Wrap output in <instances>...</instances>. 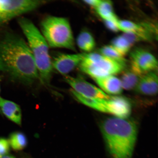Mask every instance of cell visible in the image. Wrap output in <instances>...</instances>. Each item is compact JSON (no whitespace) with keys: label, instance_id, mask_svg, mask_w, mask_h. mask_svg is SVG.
<instances>
[{"label":"cell","instance_id":"277c9868","mask_svg":"<svg viewBox=\"0 0 158 158\" xmlns=\"http://www.w3.org/2000/svg\"><path fill=\"white\" fill-rule=\"evenodd\" d=\"M40 27V31L49 48L76 51L73 34L68 19L47 16L41 21Z\"/></svg>","mask_w":158,"mask_h":158},{"label":"cell","instance_id":"4316f807","mask_svg":"<svg viewBox=\"0 0 158 158\" xmlns=\"http://www.w3.org/2000/svg\"><path fill=\"white\" fill-rule=\"evenodd\" d=\"M0 112H1V111H0Z\"/></svg>","mask_w":158,"mask_h":158},{"label":"cell","instance_id":"cb8c5ba5","mask_svg":"<svg viewBox=\"0 0 158 158\" xmlns=\"http://www.w3.org/2000/svg\"><path fill=\"white\" fill-rule=\"evenodd\" d=\"M102 0H86L84 1V2L90 6L94 7V9L99 5Z\"/></svg>","mask_w":158,"mask_h":158},{"label":"cell","instance_id":"ac0fdd59","mask_svg":"<svg viewBox=\"0 0 158 158\" xmlns=\"http://www.w3.org/2000/svg\"><path fill=\"white\" fill-rule=\"evenodd\" d=\"M117 26L119 30L123 31L124 33H131L134 35H138L143 31L142 23H136L126 20H118Z\"/></svg>","mask_w":158,"mask_h":158},{"label":"cell","instance_id":"7402d4cb","mask_svg":"<svg viewBox=\"0 0 158 158\" xmlns=\"http://www.w3.org/2000/svg\"><path fill=\"white\" fill-rule=\"evenodd\" d=\"M10 147L9 140L5 138H0V155L1 156L7 155Z\"/></svg>","mask_w":158,"mask_h":158},{"label":"cell","instance_id":"4fadbf2b","mask_svg":"<svg viewBox=\"0 0 158 158\" xmlns=\"http://www.w3.org/2000/svg\"><path fill=\"white\" fill-rule=\"evenodd\" d=\"M0 111L11 121L18 125L21 124V108L15 102L5 99L0 96Z\"/></svg>","mask_w":158,"mask_h":158},{"label":"cell","instance_id":"d6986e66","mask_svg":"<svg viewBox=\"0 0 158 158\" xmlns=\"http://www.w3.org/2000/svg\"><path fill=\"white\" fill-rule=\"evenodd\" d=\"M111 46L122 56L129 52L132 45L123 35L114 38L111 42Z\"/></svg>","mask_w":158,"mask_h":158},{"label":"cell","instance_id":"5bb4252c","mask_svg":"<svg viewBox=\"0 0 158 158\" xmlns=\"http://www.w3.org/2000/svg\"><path fill=\"white\" fill-rule=\"evenodd\" d=\"M143 74L131 66L126 70L124 69L120 79L123 89L126 90L135 89Z\"/></svg>","mask_w":158,"mask_h":158},{"label":"cell","instance_id":"ba28073f","mask_svg":"<svg viewBox=\"0 0 158 158\" xmlns=\"http://www.w3.org/2000/svg\"><path fill=\"white\" fill-rule=\"evenodd\" d=\"M130 66L143 74L155 72L158 68V62L155 56L147 50L137 48L130 54Z\"/></svg>","mask_w":158,"mask_h":158},{"label":"cell","instance_id":"9a60e30c","mask_svg":"<svg viewBox=\"0 0 158 158\" xmlns=\"http://www.w3.org/2000/svg\"><path fill=\"white\" fill-rule=\"evenodd\" d=\"M71 92L73 96L79 102L98 111L106 113V99L87 98L81 95L72 89Z\"/></svg>","mask_w":158,"mask_h":158},{"label":"cell","instance_id":"6da1fadb","mask_svg":"<svg viewBox=\"0 0 158 158\" xmlns=\"http://www.w3.org/2000/svg\"><path fill=\"white\" fill-rule=\"evenodd\" d=\"M0 71L25 85L40 79L26 41L14 33H6L0 40Z\"/></svg>","mask_w":158,"mask_h":158},{"label":"cell","instance_id":"9c48e42d","mask_svg":"<svg viewBox=\"0 0 158 158\" xmlns=\"http://www.w3.org/2000/svg\"><path fill=\"white\" fill-rule=\"evenodd\" d=\"M85 54L55 53L51 58L52 68L59 73L66 76L78 67Z\"/></svg>","mask_w":158,"mask_h":158},{"label":"cell","instance_id":"3957f363","mask_svg":"<svg viewBox=\"0 0 158 158\" xmlns=\"http://www.w3.org/2000/svg\"><path fill=\"white\" fill-rule=\"evenodd\" d=\"M18 23L26 38L40 78L43 82L48 83L53 70L48 45L40 31L29 19L21 17Z\"/></svg>","mask_w":158,"mask_h":158},{"label":"cell","instance_id":"e0dca14e","mask_svg":"<svg viewBox=\"0 0 158 158\" xmlns=\"http://www.w3.org/2000/svg\"><path fill=\"white\" fill-rule=\"evenodd\" d=\"M95 9L104 21L117 22L118 21V19L114 13L111 1L102 0Z\"/></svg>","mask_w":158,"mask_h":158},{"label":"cell","instance_id":"ffe728a7","mask_svg":"<svg viewBox=\"0 0 158 158\" xmlns=\"http://www.w3.org/2000/svg\"><path fill=\"white\" fill-rule=\"evenodd\" d=\"M9 141L10 146L15 151H20L27 146V140L26 136L21 132H16L10 136Z\"/></svg>","mask_w":158,"mask_h":158},{"label":"cell","instance_id":"52a82bcc","mask_svg":"<svg viewBox=\"0 0 158 158\" xmlns=\"http://www.w3.org/2000/svg\"><path fill=\"white\" fill-rule=\"evenodd\" d=\"M64 79L65 82L72 87V90L85 97L107 100L111 96L80 77L66 76Z\"/></svg>","mask_w":158,"mask_h":158},{"label":"cell","instance_id":"603a6c76","mask_svg":"<svg viewBox=\"0 0 158 158\" xmlns=\"http://www.w3.org/2000/svg\"><path fill=\"white\" fill-rule=\"evenodd\" d=\"M106 27L113 32H117L119 31L117 26V22L111 21H104Z\"/></svg>","mask_w":158,"mask_h":158},{"label":"cell","instance_id":"7c38bea8","mask_svg":"<svg viewBox=\"0 0 158 158\" xmlns=\"http://www.w3.org/2000/svg\"><path fill=\"white\" fill-rule=\"evenodd\" d=\"M94 79L101 88V89L106 94L118 96L121 94L123 91L121 81L114 76H109Z\"/></svg>","mask_w":158,"mask_h":158},{"label":"cell","instance_id":"484cf974","mask_svg":"<svg viewBox=\"0 0 158 158\" xmlns=\"http://www.w3.org/2000/svg\"><path fill=\"white\" fill-rule=\"evenodd\" d=\"M1 155H0V158H1Z\"/></svg>","mask_w":158,"mask_h":158},{"label":"cell","instance_id":"5b68a950","mask_svg":"<svg viewBox=\"0 0 158 158\" xmlns=\"http://www.w3.org/2000/svg\"><path fill=\"white\" fill-rule=\"evenodd\" d=\"M78 67L82 72L95 79L114 76L123 72L126 65L97 53H85Z\"/></svg>","mask_w":158,"mask_h":158},{"label":"cell","instance_id":"d4e9b609","mask_svg":"<svg viewBox=\"0 0 158 158\" xmlns=\"http://www.w3.org/2000/svg\"><path fill=\"white\" fill-rule=\"evenodd\" d=\"M1 158H15V157L10 155H5L4 156H2Z\"/></svg>","mask_w":158,"mask_h":158},{"label":"cell","instance_id":"8992f818","mask_svg":"<svg viewBox=\"0 0 158 158\" xmlns=\"http://www.w3.org/2000/svg\"><path fill=\"white\" fill-rule=\"evenodd\" d=\"M48 2L43 0H0V23L34 11Z\"/></svg>","mask_w":158,"mask_h":158},{"label":"cell","instance_id":"2e32d148","mask_svg":"<svg viewBox=\"0 0 158 158\" xmlns=\"http://www.w3.org/2000/svg\"><path fill=\"white\" fill-rule=\"evenodd\" d=\"M77 46L81 50L89 53L96 47V42L93 35L87 30L82 31L78 35L76 39Z\"/></svg>","mask_w":158,"mask_h":158},{"label":"cell","instance_id":"8fae6325","mask_svg":"<svg viewBox=\"0 0 158 158\" xmlns=\"http://www.w3.org/2000/svg\"><path fill=\"white\" fill-rule=\"evenodd\" d=\"M158 77L155 72L143 75L135 89L137 93L147 96H154L158 92Z\"/></svg>","mask_w":158,"mask_h":158},{"label":"cell","instance_id":"7a4b0ae2","mask_svg":"<svg viewBox=\"0 0 158 158\" xmlns=\"http://www.w3.org/2000/svg\"><path fill=\"white\" fill-rule=\"evenodd\" d=\"M100 128L112 158H131L137 137L135 122L128 118H109L102 122Z\"/></svg>","mask_w":158,"mask_h":158},{"label":"cell","instance_id":"30bf717a","mask_svg":"<svg viewBox=\"0 0 158 158\" xmlns=\"http://www.w3.org/2000/svg\"><path fill=\"white\" fill-rule=\"evenodd\" d=\"M106 113L113 114L114 117L127 118L131 113L132 107L129 100L123 97L110 96L106 100Z\"/></svg>","mask_w":158,"mask_h":158},{"label":"cell","instance_id":"44dd1931","mask_svg":"<svg viewBox=\"0 0 158 158\" xmlns=\"http://www.w3.org/2000/svg\"><path fill=\"white\" fill-rule=\"evenodd\" d=\"M99 53L107 58L126 65V60L111 45H106L99 49Z\"/></svg>","mask_w":158,"mask_h":158}]
</instances>
